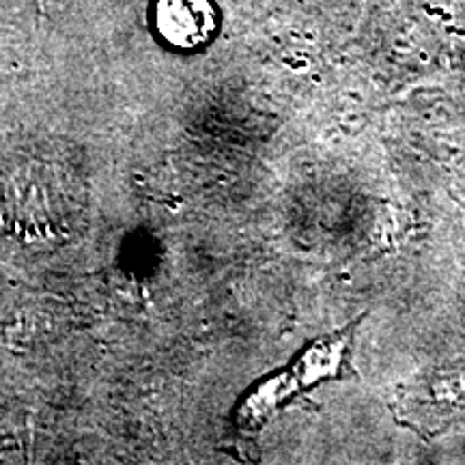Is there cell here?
I'll list each match as a JSON object with an SVG mask.
<instances>
[{
  "label": "cell",
  "mask_w": 465,
  "mask_h": 465,
  "mask_svg": "<svg viewBox=\"0 0 465 465\" xmlns=\"http://www.w3.org/2000/svg\"><path fill=\"white\" fill-rule=\"evenodd\" d=\"M155 26L174 48L194 50L212 39L216 31V11L209 0H160Z\"/></svg>",
  "instance_id": "1"
}]
</instances>
